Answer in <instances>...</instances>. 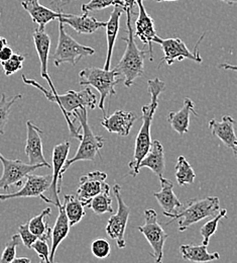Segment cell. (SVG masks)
Here are the masks:
<instances>
[{
	"label": "cell",
	"instance_id": "obj_1",
	"mask_svg": "<svg viewBox=\"0 0 237 263\" xmlns=\"http://www.w3.org/2000/svg\"><path fill=\"white\" fill-rule=\"evenodd\" d=\"M24 83L34 86L37 88L40 92L45 95L48 100L52 102H56L59 104L61 107L67 123H68L69 130L71 135L76 138L81 140L82 139V134L80 131L75 127L74 122L71 121L70 116H73L74 112L79 109V108H89V109H94L96 106H98V100L96 96L92 92L90 87H87L81 91H75L73 89H70L65 95H58L57 91H52L46 89L44 86H41L39 83H37L34 79H30L26 75L21 76Z\"/></svg>",
	"mask_w": 237,
	"mask_h": 263
},
{
	"label": "cell",
	"instance_id": "obj_2",
	"mask_svg": "<svg viewBox=\"0 0 237 263\" xmlns=\"http://www.w3.org/2000/svg\"><path fill=\"white\" fill-rule=\"evenodd\" d=\"M148 85V92L150 95V102L142 106V125L141 128L136 136V144H135V154L134 159L130 162L128 167L131 169L130 174L133 177H136L139 173V163L142 158L146 155L152 145V135H150V128L152 123L154 120V116L156 110L159 106V97L166 88V83L162 81L160 78L149 79L147 81Z\"/></svg>",
	"mask_w": 237,
	"mask_h": 263
},
{
	"label": "cell",
	"instance_id": "obj_3",
	"mask_svg": "<svg viewBox=\"0 0 237 263\" xmlns=\"http://www.w3.org/2000/svg\"><path fill=\"white\" fill-rule=\"evenodd\" d=\"M125 12L127 18L126 27L128 35L123 40L126 43V49L115 69L120 73V75L124 76V85L130 88L135 84L136 79L143 74L144 58L147 51L140 50L135 41V33L132 27V15H136V12L130 9H126Z\"/></svg>",
	"mask_w": 237,
	"mask_h": 263
},
{
	"label": "cell",
	"instance_id": "obj_4",
	"mask_svg": "<svg viewBox=\"0 0 237 263\" xmlns=\"http://www.w3.org/2000/svg\"><path fill=\"white\" fill-rule=\"evenodd\" d=\"M220 211V199L217 197H206L203 198L189 199L181 212L169 215L167 218L171 222L179 221V231L184 232L192 225L202 221L208 217H215Z\"/></svg>",
	"mask_w": 237,
	"mask_h": 263
},
{
	"label": "cell",
	"instance_id": "obj_5",
	"mask_svg": "<svg viewBox=\"0 0 237 263\" xmlns=\"http://www.w3.org/2000/svg\"><path fill=\"white\" fill-rule=\"evenodd\" d=\"M73 116L77 118L80 122V128L82 130V139L75 156L71 159H68L64 165L62 175L65 174L70 166L78 161H94L105 143L104 138L102 136L95 135L92 131L88 123L87 108H79L74 112Z\"/></svg>",
	"mask_w": 237,
	"mask_h": 263
},
{
	"label": "cell",
	"instance_id": "obj_6",
	"mask_svg": "<svg viewBox=\"0 0 237 263\" xmlns=\"http://www.w3.org/2000/svg\"><path fill=\"white\" fill-rule=\"evenodd\" d=\"M121 81L120 73L116 69L105 70L104 68L88 67L80 71L79 84L92 86L100 93L98 107L104 111V103L108 97L116 95L115 86Z\"/></svg>",
	"mask_w": 237,
	"mask_h": 263
},
{
	"label": "cell",
	"instance_id": "obj_7",
	"mask_svg": "<svg viewBox=\"0 0 237 263\" xmlns=\"http://www.w3.org/2000/svg\"><path fill=\"white\" fill-rule=\"evenodd\" d=\"M95 50L76 42L70 34L66 33L64 24L59 22V41L55 53L52 56L54 65L59 67L62 63H69L75 66L81 59L92 56Z\"/></svg>",
	"mask_w": 237,
	"mask_h": 263
},
{
	"label": "cell",
	"instance_id": "obj_8",
	"mask_svg": "<svg viewBox=\"0 0 237 263\" xmlns=\"http://www.w3.org/2000/svg\"><path fill=\"white\" fill-rule=\"evenodd\" d=\"M137 230L145 237L152 246L154 251L152 255L155 259V263H163L164 246L169 235L159 223L158 214L154 209H147L144 211V224L137 227Z\"/></svg>",
	"mask_w": 237,
	"mask_h": 263
},
{
	"label": "cell",
	"instance_id": "obj_9",
	"mask_svg": "<svg viewBox=\"0 0 237 263\" xmlns=\"http://www.w3.org/2000/svg\"><path fill=\"white\" fill-rule=\"evenodd\" d=\"M113 193L117 200V212L112 215L106 225V233L112 239L116 241L117 247L119 249H123L126 246L125 243V230L128 223V219L131 216V208L126 205L121 195V187L119 184H115L113 186Z\"/></svg>",
	"mask_w": 237,
	"mask_h": 263
},
{
	"label": "cell",
	"instance_id": "obj_10",
	"mask_svg": "<svg viewBox=\"0 0 237 263\" xmlns=\"http://www.w3.org/2000/svg\"><path fill=\"white\" fill-rule=\"evenodd\" d=\"M204 34L197 42L195 46L194 52H191L185 43L180 37H170V39H162L157 36L155 43L160 44L162 50L164 52V57L159 63V68L165 62L168 65L171 66L177 61H182L184 59H189L198 63H202V57L198 51V45L200 44L201 40L203 39Z\"/></svg>",
	"mask_w": 237,
	"mask_h": 263
},
{
	"label": "cell",
	"instance_id": "obj_11",
	"mask_svg": "<svg viewBox=\"0 0 237 263\" xmlns=\"http://www.w3.org/2000/svg\"><path fill=\"white\" fill-rule=\"evenodd\" d=\"M71 144L70 142H63L61 144H58L54 147L53 154H52V183L49 189V192L51 193L50 197H45L44 195L40 197V198L48 202V203H53L56 206H58L59 203H61L60 198H59V194L62 189V182H63V175H62V170L63 167L68 160L69 152H70Z\"/></svg>",
	"mask_w": 237,
	"mask_h": 263
},
{
	"label": "cell",
	"instance_id": "obj_12",
	"mask_svg": "<svg viewBox=\"0 0 237 263\" xmlns=\"http://www.w3.org/2000/svg\"><path fill=\"white\" fill-rule=\"evenodd\" d=\"M0 163L3 166V173L0 177V191H7L13 185L21 186L25 177L33 173L34 170L47 167L44 164L33 165L25 163L21 160L7 159L1 154Z\"/></svg>",
	"mask_w": 237,
	"mask_h": 263
},
{
	"label": "cell",
	"instance_id": "obj_13",
	"mask_svg": "<svg viewBox=\"0 0 237 263\" xmlns=\"http://www.w3.org/2000/svg\"><path fill=\"white\" fill-rule=\"evenodd\" d=\"M107 174L100 170H95L81 176L77 197L84 206H88L93 197L109 187L108 183L105 182Z\"/></svg>",
	"mask_w": 237,
	"mask_h": 263
},
{
	"label": "cell",
	"instance_id": "obj_14",
	"mask_svg": "<svg viewBox=\"0 0 237 263\" xmlns=\"http://www.w3.org/2000/svg\"><path fill=\"white\" fill-rule=\"evenodd\" d=\"M52 183V174L36 175L29 174L25 185L16 193L0 195V200L4 201L10 198L19 197H40L47 191H49Z\"/></svg>",
	"mask_w": 237,
	"mask_h": 263
},
{
	"label": "cell",
	"instance_id": "obj_15",
	"mask_svg": "<svg viewBox=\"0 0 237 263\" xmlns=\"http://www.w3.org/2000/svg\"><path fill=\"white\" fill-rule=\"evenodd\" d=\"M143 0H136V4L138 6L139 12L137 14V20L136 22V33L135 37H138L142 44L148 45V53H149V60H154V53H153V43H155L157 35V32L155 29V22L154 18L146 12L143 3Z\"/></svg>",
	"mask_w": 237,
	"mask_h": 263
},
{
	"label": "cell",
	"instance_id": "obj_16",
	"mask_svg": "<svg viewBox=\"0 0 237 263\" xmlns=\"http://www.w3.org/2000/svg\"><path fill=\"white\" fill-rule=\"evenodd\" d=\"M41 131L32 121L27 122V142L25 152L29 157L30 164L46 165L48 168H52L44 156Z\"/></svg>",
	"mask_w": 237,
	"mask_h": 263
},
{
	"label": "cell",
	"instance_id": "obj_17",
	"mask_svg": "<svg viewBox=\"0 0 237 263\" xmlns=\"http://www.w3.org/2000/svg\"><path fill=\"white\" fill-rule=\"evenodd\" d=\"M137 119L138 117L135 111L116 110L109 117L104 116L101 125L109 133L117 134L121 137H126L130 135Z\"/></svg>",
	"mask_w": 237,
	"mask_h": 263
},
{
	"label": "cell",
	"instance_id": "obj_18",
	"mask_svg": "<svg viewBox=\"0 0 237 263\" xmlns=\"http://www.w3.org/2000/svg\"><path fill=\"white\" fill-rule=\"evenodd\" d=\"M21 6L29 12L34 23L38 25V29L42 31H45L46 25L50 22L67 15V13L54 11L51 8L41 5L39 0H24L21 2Z\"/></svg>",
	"mask_w": 237,
	"mask_h": 263
},
{
	"label": "cell",
	"instance_id": "obj_19",
	"mask_svg": "<svg viewBox=\"0 0 237 263\" xmlns=\"http://www.w3.org/2000/svg\"><path fill=\"white\" fill-rule=\"evenodd\" d=\"M34 46L35 50L38 55V59L40 62V69H41V76L45 78L52 91H56L55 85L52 82V79L49 75V70H48V63H49V53H50V48H51V37L48 33H46L42 30H39L38 28L34 30Z\"/></svg>",
	"mask_w": 237,
	"mask_h": 263
},
{
	"label": "cell",
	"instance_id": "obj_20",
	"mask_svg": "<svg viewBox=\"0 0 237 263\" xmlns=\"http://www.w3.org/2000/svg\"><path fill=\"white\" fill-rule=\"evenodd\" d=\"M159 178L161 181L162 190L159 193H155L154 197L158 200L166 217L169 215L177 214L179 212L178 209L183 208V204L174 193V185L171 181H169L167 178H164V176H161Z\"/></svg>",
	"mask_w": 237,
	"mask_h": 263
},
{
	"label": "cell",
	"instance_id": "obj_21",
	"mask_svg": "<svg viewBox=\"0 0 237 263\" xmlns=\"http://www.w3.org/2000/svg\"><path fill=\"white\" fill-rule=\"evenodd\" d=\"M64 25H68L78 33H93L97 30L106 27V23L99 22L93 16H89L88 12H83L81 15L67 14L58 20Z\"/></svg>",
	"mask_w": 237,
	"mask_h": 263
},
{
	"label": "cell",
	"instance_id": "obj_22",
	"mask_svg": "<svg viewBox=\"0 0 237 263\" xmlns=\"http://www.w3.org/2000/svg\"><path fill=\"white\" fill-rule=\"evenodd\" d=\"M192 114L198 117L195 110V103L192 99L186 98L184 99L183 107L180 110L169 112L168 121L170 127L181 136L188 133L190 127V116Z\"/></svg>",
	"mask_w": 237,
	"mask_h": 263
},
{
	"label": "cell",
	"instance_id": "obj_23",
	"mask_svg": "<svg viewBox=\"0 0 237 263\" xmlns=\"http://www.w3.org/2000/svg\"><path fill=\"white\" fill-rule=\"evenodd\" d=\"M143 167L149 168L159 177L163 176L166 169V162L164 146L160 141L155 140L152 142L148 152L142 158L138 166L139 170Z\"/></svg>",
	"mask_w": 237,
	"mask_h": 263
},
{
	"label": "cell",
	"instance_id": "obj_24",
	"mask_svg": "<svg viewBox=\"0 0 237 263\" xmlns=\"http://www.w3.org/2000/svg\"><path fill=\"white\" fill-rule=\"evenodd\" d=\"M124 11L125 10L123 9L122 6H119V5L114 6L112 12L110 13V17L106 23L105 28H106V37H107V56H106V61L104 65L105 70H110L113 48H114L116 37L119 32V27H120V17Z\"/></svg>",
	"mask_w": 237,
	"mask_h": 263
},
{
	"label": "cell",
	"instance_id": "obj_25",
	"mask_svg": "<svg viewBox=\"0 0 237 263\" xmlns=\"http://www.w3.org/2000/svg\"><path fill=\"white\" fill-rule=\"evenodd\" d=\"M235 121L230 116H224L220 122L215 119L209 122V130L214 137L220 139L225 146L232 148L237 142L236 135L234 130Z\"/></svg>",
	"mask_w": 237,
	"mask_h": 263
},
{
	"label": "cell",
	"instance_id": "obj_26",
	"mask_svg": "<svg viewBox=\"0 0 237 263\" xmlns=\"http://www.w3.org/2000/svg\"><path fill=\"white\" fill-rule=\"evenodd\" d=\"M58 210H59V216L55 222V226L52 230V248L50 252V260L51 263L55 262V254L60 246V244L67 238L69 232H70V223H69L68 218L66 216L65 210L63 208L62 203L58 204Z\"/></svg>",
	"mask_w": 237,
	"mask_h": 263
},
{
	"label": "cell",
	"instance_id": "obj_27",
	"mask_svg": "<svg viewBox=\"0 0 237 263\" xmlns=\"http://www.w3.org/2000/svg\"><path fill=\"white\" fill-rule=\"evenodd\" d=\"M180 251L182 258L187 261L195 263H206L215 261L220 259V254L218 252L210 253L207 250V246L193 245V244H183L180 246Z\"/></svg>",
	"mask_w": 237,
	"mask_h": 263
},
{
	"label": "cell",
	"instance_id": "obj_28",
	"mask_svg": "<svg viewBox=\"0 0 237 263\" xmlns=\"http://www.w3.org/2000/svg\"><path fill=\"white\" fill-rule=\"evenodd\" d=\"M63 208L65 210L71 227L77 225L85 217V206L78 197L71 195H65Z\"/></svg>",
	"mask_w": 237,
	"mask_h": 263
},
{
	"label": "cell",
	"instance_id": "obj_29",
	"mask_svg": "<svg viewBox=\"0 0 237 263\" xmlns=\"http://www.w3.org/2000/svg\"><path fill=\"white\" fill-rule=\"evenodd\" d=\"M52 214L51 208L45 209L39 215L32 218L29 223V228L32 233L35 235L38 239L49 240L52 237V228L49 223L46 221V218Z\"/></svg>",
	"mask_w": 237,
	"mask_h": 263
},
{
	"label": "cell",
	"instance_id": "obj_30",
	"mask_svg": "<svg viewBox=\"0 0 237 263\" xmlns=\"http://www.w3.org/2000/svg\"><path fill=\"white\" fill-rule=\"evenodd\" d=\"M176 180L180 186L192 184L196 178V173L184 156L178 158L176 164Z\"/></svg>",
	"mask_w": 237,
	"mask_h": 263
},
{
	"label": "cell",
	"instance_id": "obj_31",
	"mask_svg": "<svg viewBox=\"0 0 237 263\" xmlns=\"http://www.w3.org/2000/svg\"><path fill=\"white\" fill-rule=\"evenodd\" d=\"M96 215L113 213L112 198L110 197V186L104 190L99 195L93 197L88 205Z\"/></svg>",
	"mask_w": 237,
	"mask_h": 263
},
{
	"label": "cell",
	"instance_id": "obj_32",
	"mask_svg": "<svg viewBox=\"0 0 237 263\" xmlns=\"http://www.w3.org/2000/svg\"><path fill=\"white\" fill-rule=\"evenodd\" d=\"M227 215V210L222 209L219 211V213L210 221H208L206 224H204L202 226L200 234L202 236V244L205 246H208L209 242H210V238L216 233L217 228H218V224L219 222Z\"/></svg>",
	"mask_w": 237,
	"mask_h": 263
},
{
	"label": "cell",
	"instance_id": "obj_33",
	"mask_svg": "<svg viewBox=\"0 0 237 263\" xmlns=\"http://www.w3.org/2000/svg\"><path fill=\"white\" fill-rule=\"evenodd\" d=\"M21 99H23V95L14 96L11 99H7L4 93L1 95V99H0V135L4 134L5 127H6L7 122H8L11 106L17 100Z\"/></svg>",
	"mask_w": 237,
	"mask_h": 263
},
{
	"label": "cell",
	"instance_id": "obj_34",
	"mask_svg": "<svg viewBox=\"0 0 237 263\" xmlns=\"http://www.w3.org/2000/svg\"><path fill=\"white\" fill-rule=\"evenodd\" d=\"M20 243V237L18 234L13 235L10 240L6 243L1 257H0V263H10L14 258L16 254V247Z\"/></svg>",
	"mask_w": 237,
	"mask_h": 263
},
{
	"label": "cell",
	"instance_id": "obj_35",
	"mask_svg": "<svg viewBox=\"0 0 237 263\" xmlns=\"http://www.w3.org/2000/svg\"><path fill=\"white\" fill-rule=\"evenodd\" d=\"M122 6L123 2L122 0H90L88 3H85L82 5V12H90V11H97L102 10L109 6Z\"/></svg>",
	"mask_w": 237,
	"mask_h": 263
},
{
	"label": "cell",
	"instance_id": "obj_36",
	"mask_svg": "<svg viewBox=\"0 0 237 263\" xmlns=\"http://www.w3.org/2000/svg\"><path fill=\"white\" fill-rule=\"evenodd\" d=\"M26 60V56L21 54H13L7 61L1 62L2 68L6 76L12 75L23 68V64Z\"/></svg>",
	"mask_w": 237,
	"mask_h": 263
},
{
	"label": "cell",
	"instance_id": "obj_37",
	"mask_svg": "<svg viewBox=\"0 0 237 263\" xmlns=\"http://www.w3.org/2000/svg\"><path fill=\"white\" fill-rule=\"evenodd\" d=\"M91 252L98 259H105L110 255L111 247L107 240L98 238L91 244Z\"/></svg>",
	"mask_w": 237,
	"mask_h": 263
},
{
	"label": "cell",
	"instance_id": "obj_38",
	"mask_svg": "<svg viewBox=\"0 0 237 263\" xmlns=\"http://www.w3.org/2000/svg\"><path fill=\"white\" fill-rule=\"evenodd\" d=\"M18 235H19L20 240L23 241L24 245H25L27 248H30V249L33 247L34 242L38 239L35 235H34V234L32 233V231L30 230V228H29V223L21 224V225L18 227Z\"/></svg>",
	"mask_w": 237,
	"mask_h": 263
},
{
	"label": "cell",
	"instance_id": "obj_39",
	"mask_svg": "<svg viewBox=\"0 0 237 263\" xmlns=\"http://www.w3.org/2000/svg\"><path fill=\"white\" fill-rule=\"evenodd\" d=\"M47 242H48L47 240L37 239L34 242L32 249H34V251L37 253L39 259H42L45 263H51V260H50L51 249L49 248V245Z\"/></svg>",
	"mask_w": 237,
	"mask_h": 263
},
{
	"label": "cell",
	"instance_id": "obj_40",
	"mask_svg": "<svg viewBox=\"0 0 237 263\" xmlns=\"http://www.w3.org/2000/svg\"><path fill=\"white\" fill-rule=\"evenodd\" d=\"M13 51L9 46H5L1 51H0V62L7 61L10 59V57L13 55Z\"/></svg>",
	"mask_w": 237,
	"mask_h": 263
},
{
	"label": "cell",
	"instance_id": "obj_41",
	"mask_svg": "<svg viewBox=\"0 0 237 263\" xmlns=\"http://www.w3.org/2000/svg\"><path fill=\"white\" fill-rule=\"evenodd\" d=\"M72 1H75V0H53V1H52V5L57 7V9H58L57 11L62 12V8H63L65 5H67L70 2H72Z\"/></svg>",
	"mask_w": 237,
	"mask_h": 263
},
{
	"label": "cell",
	"instance_id": "obj_42",
	"mask_svg": "<svg viewBox=\"0 0 237 263\" xmlns=\"http://www.w3.org/2000/svg\"><path fill=\"white\" fill-rule=\"evenodd\" d=\"M122 2H123V9L124 10L130 9V10L134 11V7H135V4L136 3V0H122Z\"/></svg>",
	"mask_w": 237,
	"mask_h": 263
},
{
	"label": "cell",
	"instance_id": "obj_43",
	"mask_svg": "<svg viewBox=\"0 0 237 263\" xmlns=\"http://www.w3.org/2000/svg\"><path fill=\"white\" fill-rule=\"evenodd\" d=\"M10 263H32V261L29 257L20 256V257H15Z\"/></svg>",
	"mask_w": 237,
	"mask_h": 263
},
{
	"label": "cell",
	"instance_id": "obj_44",
	"mask_svg": "<svg viewBox=\"0 0 237 263\" xmlns=\"http://www.w3.org/2000/svg\"><path fill=\"white\" fill-rule=\"evenodd\" d=\"M219 67L221 69H224V70H231V71H234L237 73V66L231 65V64H226V63H223V64H220Z\"/></svg>",
	"mask_w": 237,
	"mask_h": 263
},
{
	"label": "cell",
	"instance_id": "obj_45",
	"mask_svg": "<svg viewBox=\"0 0 237 263\" xmlns=\"http://www.w3.org/2000/svg\"><path fill=\"white\" fill-rule=\"evenodd\" d=\"M5 46H7V41H6V39L0 36V51H1Z\"/></svg>",
	"mask_w": 237,
	"mask_h": 263
},
{
	"label": "cell",
	"instance_id": "obj_46",
	"mask_svg": "<svg viewBox=\"0 0 237 263\" xmlns=\"http://www.w3.org/2000/svg\"><path fill=\"white\" fill-rule=\"evenodd\" d=\"M220 1H222V2H224L226 4H229V5L237 4V0H220Z\"/></svg>",
	"mask_w": 237,
	"mask_h": 263
},
{
	"label": "cell",
	"instance_id": "obj_47",
	"mask_svg": "<svg viewBox=\"0 0 237 263\" xmlns=\"http://www.w3.org/2000/svg\"><path fill=\"white\" fill-rule=\"evenodd\" d=\"M231 149H232V152H233V154H234V157L237 159V142L232 146Z\"/></svg>",
	"mask_w": 237,
	"mask_h": 263
},
{
	"label": "cell",
	"instance_id": "obj_48",
	"mask_svg": "<svg viewBox=\"0 0 237 263\" xmlns=\"http://www.w3.org/2000/svg\"><path fill=\"white\" fill-rule=\"evenodd\" d=\"M157 2H164V1H178V0H155Z\"/></svg>",
	"mask_w": 237,
	"mask_h": 263
},
{
	"label": "cell",
	"instance_id": "obj_49",
	"mask_svg": "<svg viewBox=\"0 0 237 263\" xmlns=\"http://www.w3.org/2000/svg\"><path fill=\"white\" fill-rule=\"evenodd\" d=\"M38 263H45V261H44V260H42V259H40V260H39V262Z\"/></svg>",
	"mask_w": 237,
	"mask_h": 263
}]
</instances>
